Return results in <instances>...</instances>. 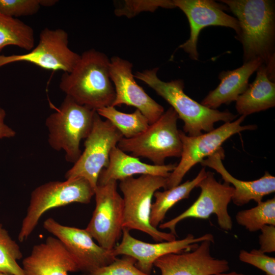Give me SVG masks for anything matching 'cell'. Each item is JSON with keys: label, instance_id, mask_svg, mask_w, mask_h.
I'll return each mask as SVG.
<instances>
[{"label": "cell", "instance_id": "6da1fadb", "mask_svg": "<svg viewBox=\"0 0 275 275\" xmlns=\"http://www.w3.org/2000/svg\"><path fill=\"white\" fill-rule=\"evenodd\" d=\"M234 14L244 63L259 59L274 81L275 3L272 0H222Z\"/></svg>", "mask_w": 275, "mask_h": 275}, {"label": "cell", "instance_id": "7a4b0ae2", "mask_svg": "<svg viewBox=\"0 0 275 275\" xmlns=\"http://www.w3.org/2000/svg\"><path fill=\"white\" fill-rule=\"evenodd\" d=\"M110 60L94 49L84 51L70 72H64L60 89L77 103L92 109L112 106L115 90L109 76Z\"/></svg>", "mask_w": 275, "mask_h": 275}, {"label": "cell", "instance_id": "3957f363", "mask_svg": "<svg viewBox=\"0 0 275 275\" xmlns=\"http://www.w3.org/2000/svg\"><path fill=\"white\" fill-rule=\"evenodd\" d=\"M158 70L156 67L136 72L134 77L151 87L172 106L179 119L183 121L184 133L188 136H196L202 134V131L209 132L214 129L215 123L231 122L237 117L229 111L211 109L197 102L184 93L182 79L163 81L158 77Z\"/></svg>", "mask_w": 275, "mask_h": 275}, {"label": "cell", "instance_id": "277c9868", "mask_svg": "<svg viewBox=\"0 0 275 275\" xmlns=\"http://www.w3.org/2000/svg\"><path fill=\"white\" fill-rule=\"evenodd\" d=\"M96 112L66 96L56 111L46 118L48 142L54 150L65 151L67 162L74 163L80 156V142L89 134Z\"/></svg>", "mask_w": 275, "mask_h": 275}, {"label": "cell", "instance_id": "5b68a950", "mask_svg": "<svg viewBox=\"0 0 275 275\" xmlns=\"http://www.w3.org/2000/svg\"><path fill=\"white\" fill-rule=\"evenodd\" d=\"M166 180L167 178L150 175L120 180L119 186L124 203L123 228L144 232L157 242L176 240V235L160 231L150 223L154 194L160 188H164Z\"/></svg>", "mask_w": 275, "mask_h": 275}, {"label": "cell", "instance_id": "8992f818", "mask_svg": "<svg viewBox=\"0 0 275 275\" xmlns=\"http://www.w3.org/2000/svg\"><path fill=\"white\" fill-rule=\"evenodd\" d=\"M93 196L94 189L81 177L64 181H49L37 187L31 193L18 240L22 242L28 239L41 216L48 210L73 203L89 204Z\"/></svg>", "mask_w": 275, "mask_h": 275}, {"label": "cell", "instance_id": "52a82bcc", "mask_svg": "<svg viewBox=\"0 0 275 275\" xmlns=\"http://www.w3.org/2000/svg\"><path fill=\"white\" fill-rule=\"evenodd\" d=\"M178 119L171 107L144 131L132 138H122L117 146L132 156L148 158L155 165H163L167 158L180 157L181 155L182 145L177 125Z\"/></svg>", "mask_w": 275, "mask_h": 275}, {"label": "cell", "instance_id": "ba28073f", "mask_svg": "<svg viewBox=\"0 0 275 275\" xmlns=\"http://www.w3.org/2000/svg\"><path fill=\"white\" fill-rule=\"evenodd\" d=\"M122 138L117 128L108 120H103L96 112L92 129L85 139V149L66 173V180L83 178L95 189L101 171L108 164L111 151Z\"/></svg>", "mask_w": 275, "mask_h": 275}, {"label": "cell", "instance_id": "9c48e42d", "mask_svg": "<svg viewBox=\"0 0 275 275\" xmlns=\"http://www.w3.org/2000/svg\"><path fill=\"white\" fill-rule=\"evenodd\" d=\"M245 118L241 116L235 121L226 122L216 129L196 136L187 135L179 130L182 145L181 159L167 178L164 190L180 184L192 167L215 153L231 136L242 131L256 129V125H241Z\"/></svg>", "mask_w": 275, "mask_h": 275}, {"label": "cell", "instance_id": "30bf717a", "mask_svg": "<svg viewBox=\"0 0 275 275\" xmlns=\"http://www.w3.org/2000/svg\"><path fill=\"white\" fill-rule=\"evenodd\" d=\"M95 208L85 229L103 248L113 250L122 233L124 203L117 181L98 184L94 189Z\"/></svg>", "mask_w": 275, "mask_h": 275}, {"label": "cell", "instance_id": "8fae6325", "mask_svg": "<svg viewBox=\"0 0 275 275\" xmlns=\"http://www.w3.org/2000/svg\"><path fill=\"white\" fill-rule=\"evenodd\" d=\"M80 55L69 47V36L63 29L45 28L38 44L26 53L0 55V67L13 63L26 62L41 68L70 72Z\"/></svg>", "mask_w": 275, "mask_h": 275}, {"label": "cell", "instance_id": "7c38bea8", "mask_svg": "<svg viewBox=\"0 0 275 275\" xmlns=\"http://www.w3.org/2000/svg\"><path fill=\"white\" fill-rule=\"evenodd\" d=\"M197 187L201 193L197 200L186 210L175 218L162 224L159 228L168 229L176 235V226L180 221L187 218H208L212 214L217 216L220 228L229 231L232 229L233 224L228 207L231 201L234 189L229 183L222 184L214 178L213 173L207 172L206 177Z\"/></svg>", "mask_w": 275, "mask_h": 275}, {"label": "cell", "instance_id": "4fadbf2b", "mask_svg": "<svg viewBox=\"0 0 275 275\" xmlns=\"http://www.w3.org/2000/svg\"><path fill=\"white\" fill-rule=\"evenodd\" d=\"M43 226L63 243L83 273L108 265L117 258L113 250L95 243L85 229L61 225L51 217L47 218Z\"/></svg>", "mask_w": 275, "mask_h": 275}, {"label": "cell", "instance_id": "5bb4252c", "mask_svg": "<svg viewBox=\"0 0 275 275\" xmlns=\"http://www.w3.org/2000/svg\"><path fill=\"white\" fill-rule=\"evenodd\" d=\"M205 240L213 242V236L207 233L195 237L189 234L182 239L151 243L134 238L129 230L123 228L121 242L115 247L113 252L116 257L121 255L133 258L136 260L135 266L140 270L150 274L154 262L160 257L192 251L200 242Z\"/></svg>", "mask_w": 275, "mask_h": 275}, {"label": "cell", "instance_id": "9a60e30c", "mask_svg": "<svg viewBox=\"0 0 275 275\" xmlns=\"http://www.w3.org/2000/svg\"><path fill=\"white\" fill-rule=\"evenodd\" d=\"M175 7L181 9L186 16L190 26L189 39L179 46L194 60H197L199 53L197 43L201 30L209 26H221L233 29L236 36L240 28L237 19L226 14L227 6L211 0H174Z\"/></svg>", "mask_w": 275, "mask_h": 275}, {"label": "cell", "instance_id": "2e32d148", "mask_svg": "<svg viewBox=\"0 0 275 275\" xmlns=\"http://www.w3.org/2000/svg\"><path fill=\"white\" fill-rule=\"evenodd\" d=\"M132 68V63L127 60L117 56L111 59L109 76L115 90V98L112 106L125 104L134 106L148 119L151 124L162 115L164 108L136 83Z\"/></svg>", "mask_w": 275, "mask_h": 275}, {"label": "cell", "instance_id": "e0dca14e", "mask_svg": "<svg viewBox=\"0 0 275 275\" xmlns=\"http://www.w3.org/2000/svg\"><path fill=\"white\" fill-rule=\"evenodd\" d=\"M211 242L205 240L192 251L163 255L153 266L160 270L161 275H215L228 271V261L211 255Z\"/></svg>", "mask_w": 275, "mask_h": 275}, {"label": "cell", "instance_id": "ac0fdd59", "mask_svg": "<svg viewBox=\"0 0 275 275\" xmlns=\"http://www.w3.org/2000/svg\"><path fill=\"white\" fill-rule=\"evenodd\" d=\"M24 275H68L79 271L77 265L63 243L48 236L44 242L33 246L22 262Z\"/></svg>", "mask_w": 275, "mask_h": 275}, {"label": "cell", "instance_id": "d6986e66", "mask_svg": "<svg viewBox=\"0 0 275 275\" xmlns=\"http://www.w3.org/2000/svg\"><path fill=\"white\" fill-rule=\"evenodd\" d=\"M224 151L221 147L215 153L203 159L200 163L219 173L225 182L232 184L234 189L231 200L237 206H242L254 200L257 204L263 198L275 191V177L266 172L259 179L253 181H242L232 176L225 168L222 160Z\"/></svg>", "mask_w": 275, "mask_h": 275}, {"label": "cell", "instance_id": "ffe728a7", "mask_svg": "<svg viewBox=\"0 0 275 275\" xmlns=\"http://www.w3.org/2000/svg\"><path fill=\"white\" fill-rule=\"evenodd\" d=\"M176 165L174 163L158 166L144 163L139 158L128 155L116 146L111 151L107 166L99 174L97 185L111 180L120 181L138 174L167 178Z\"/></svg>", "mask_w": 275, "mask_h": 275}, {"label": "cell", "instance_id": "44dd1931", "mask_svg": "<svg viewBox=\"0 0 275 275\" xmlns=\"http://www.w3.org/2000/svg\"><path fill=\"white\" fill-rule=\"evenodd\" d=\"M263 61L257 59L245 63L233 70L222 71L219 74L220 82L203 99L201 103L211 109H216L223 104H229L236 101L248 87L249 80Z\"/></svg>", "mask_w": 275, "mask_h": 275}, {"label": "cell", "instance_id": "7402d4cb", "mask_svg": "<svg viewBox=\"0 0 275 275\" xmlns=\"http://www.w3.org/2000/svg\"><path fill=\"white\" fill-rule=\"evenodd\" d=\"M256 71L254 81L236 100V109L241 116L246 117L275 105V84L266 67L262 64Z\"/></svg>", "mask_w": 275, "mask_h": 275}, {"label": "cell", "instance_id": "603a6c76", "mask_svg": "<svg viewBox=\"0 0 275 275\" xmlns=\"http://www.w3.org/2000/svg\"><path fill=\"white\" fill-rule=\"evenodd\" d=\"M205 168H202L197 176L191 180H187L163 191H156L153 195L155 200L152 203L150 223L154 228L160 225L168 210L179 201L188 199L190 192L206 176Z\"/></svg>", "mask_w": 275, "mask_h": 275}, {"label": "cell", "instance_id": "cb8c5ba5", "mask_svg": "<svg viewBox=\"0 0 275 275\" xmlns=\"http://www.w3.org/2000/svg\"><path fill=\"white\" fill-rule=\"evenodd\" d=\"M34 32L31 26L0 13V51L9 45L30 51L34 48Z\"/></svg>", "mask_w": 275, "mask_h": 275}, {"label": "cell", "instance_id": "d4e9b609", "mask_svg": "<svg viewBox=\"0 0 275 275\" xmlns=\"http://www.w3.org/2000/svg\"><path fill=\"white\" fill-rule=\"evenodd\" d=\"M96 112L100 116L110 121L125 139L140 134L150 124L148 119L138 109L132 113L127 114L108 106L100 108Z\"/></svg>", "mask_w": 275, "mask_h": 275}, {"label": "cell", "instance_id": "484cf974", "mask_svg": "<svg viewBox=\"0 0 275 275\" xmlns=\"http://www.w3.org/2000/svg\"><path fill=\"white\" fill-rule=\"evenodd\" d=\"M236 221L251 232L260 230L265 225L275 226V199L262 201L249 209L239 211Z\"/></svg>", "mask_w": 275, "mask_h": 275}, {"label": "cell", "instance_id": "4316f807", "mask_svg": "<svg viewBox=\"0 0 275 275\" xmlns=\"http://www.w3.org/2000/svg\"><path fill=\"white\" fill-rule=\"evenodd\" d=\"M23 257L17 243L0 223V272L12 275H24L17 261Z\"/></svg>", "mask_w": 275, "mask_h": 275}, {"label": "cell", "instance_id": "83f0119b", "mask_svg": "<svg viewBox=\"0 0 275 275\" xmlns=\"http://www.w3.org/2000/svg\"><path fill=\"white\" fill-rule=\"evenodd\" d=\"M136 260L132 257L124 256L116 258L111 264L99 267L81 275H152L146 273L136 266Z\"/></svg>", "mask_w": 275, "mask_h": 275}, {"label": "cell", "instance_id": "f1b7e54d", "mask_svg": "<svg viewBox=\"0 0 275 275\" xmlns=\"http://www.w3.org/2000/svg\"><path fill=\"white\" fill-rule=\"evenodd\" d=\"M42 6V0H0V13L15 18L32 15Z\"/></svg>", "mask_w": 275, "mask_h": 275}, {"label": "cell", "instance_id": "f546056e", "mask_svg": "<svg viewBox=\"0 0 275 275\" xmlns=\"http://www.w3.org/2000/svg\"><path fill=\"white\" fill-rule=\"evenodd\" d=\"M158 7L175 8L172 1H125L123 7L116 9L117 16L132 17L142 11H154Z\"/></svg>", "mask_w": 275, "mask_h": 275}, {"label": "cell", "instance_id": "4dcf8cb0", "mask_svg": "<svg viewBox=\"0 0 275 275\" xmlns=\"http://www.w3.org/2000/svg\"><path fill=\"white\" fill-rule=\"evenodd\" d=\"M240 261L251 264L264 271L266 275H275V258L259 250L250 252L241 250L239 254Z\"/></svg>", "mask_w": 275, "mask_h": 275}, {"label": "cell", "instance_id": "1f68e13d", "mask_svg": "<svg viewBox=\"0 0 275 275\" xmlns=\"http://www.w3.org/2000/svg\"><path fill=\"white\" fill-rule=\"evenodd\" d=\"M260 230L261 233L259 237V250L264 253L274 252L275 226L265 225Z\"/></svg>", "mask_w": 275, "mask_h": 275}, {"label": "cell", "instance_id": "d6a6232c", "mask_svg": "<svg viewBox=\"0 0 275 275\" xmlns=\"http://www.w3.org/2000/svg\"><path fill=\"white\" fill-rule=\"evenodd\" d=\"M5 116L6 112L0 107V139L12 138L16 134L14 130L4 123Z\"/></svg>", "mask_w": 275, "mask_h": 275}, {"label": "cell", "instance_id": "836d02e7", "mask_svg": "<svg viewBox=\"0 0 275 275\" xmlns=\"http://www.w3.org/2000/svg\"><path fill=\"white\" fill-rule=\"evenodd\" d=\"M215 275H254V274H245L242 273H239L235 271H232L230 272H222L220 273L216 274Z\"/></svg>", "mask_w": 275, "mask_h": 275}, {"label": "cell", "instance_id": "e575fe53", "mask_svg": "<svg viewBox=\"0 0 275 275\" xmlns=\"http://www.w3.org/2000/svg\"><path fill=\"white\" fill-rule=\"evenodd\" d=\"M0 275H12V274L0 272Z\"/></svg>", "mask_w": 275, "mask_h": 275}]
</instances>
